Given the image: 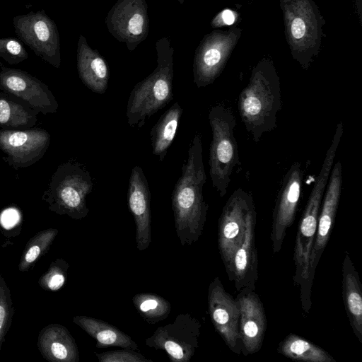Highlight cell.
Wrapping results in <instances>:
<instances>
[{
  "instance_id": "obj_31",
  "label": "cell",
  "mask_w": 362,
  "mask_h": 362,
  "mask_svg": "<svg viewBox=\"0 0 362 362\" xmlns=\"http://www.w3.org/2000/svg\"><path fill=\"white\" fill-rule=\"evenodd\" d=\"M100 362H153L136 350L124 349L103 353H95Z\"/></svg>"
},
{
  "instance_id": "obj_27",
  "label": "cell",
  "mask_w": 362,
  "mask_h": 362,
  "mask_svg": "<svg viewBox=\"0 0 362 362\" xmlns=\"http://www.w3.org/2000/svg\"><path fill=\"white\" fill-rule=\"evenodd\" d=\"M59 230L47 228L37 233L26 243L18 264L20 272H27L49 250Z\"/></svg>"
},
{
  "instance_id": "obj_34",
  "label": "cell",
  "mask_w": 362,
  "mask_h": 362,
  "mask_svg": "<svg viewBox=\"0 0 362 362\" xmlns=\"http://www.w3.org/2000/svg\"><path fill=\"white\" fill-rule=\"evenodd\" d=\"M221 16H222V19L226 24L231 25L232 23H233V22L235 21V17L231 11L225 10L222 13Z\"/></svg>"
},
{
  "instance_id": "obj_22",
  "label": "cell",
  "mask_w": 362,
  "mask_h": 362,
  "mask_svg": "<svg viewBox=\"0 0 362 362\" xmlns=\"http://www.w3.org/2000/svg\"><path fill=\"white\" fill-rule=\"evenodd\" d=\"M73 322L96 340L95 346H118L138 350L139 346L130 336L107 322L89 316H75Z\"/></svg>"
},
{
  "instance_id": "obj_23",
  "label": "cell",
  "mask_w": 362,
  "mask_h": 362,
  "mask_svg": "<svg viewBox=\"0 0 362 362\" xmlns=\"http://www.w3.org/2000/svg\"><path fill=\"white\" fill-rule=\"evenodd\" d=\"M40 112L0 89V127L2 129L33 128Z\"/></svg>"
},
{
  "instance_id": "obj_16",
  "label": "cell",
  "mask_w": 362,
  "mask_h": 362,
  "mask_svg": "<svg viewBox=\"0 0 362 362\" xmlns=\"http://www.w3.org/2000/svg\"><path fill=\"white\" fill-rule=\"evenodd\" d=\"M238 292L235 299L240 308L241 353L246 356L262 348L267 321L263 304L255 290L243 288Z\"/></svg>"
},
{
  "instance_id": "obj_7",
  "label": "cell",
  "mask_w": 362,
  "mask_h": 362,
  "mask_svg": "<svg viewBox=\"0 0 362 362\" xmlns=\"http://www.w3.org/2000/svg\"><path fill=\"white\" fill-rule=\"evenodd\" d=\"M255 207L252 195L236 189L225 204L218 223V247L226 272L243 242L248 215Z\"/></svg>"
},
{
  "instance_id": "obj_24",
  "label": "cell",
  "mask_w": 362,
  "mask_h": 362,
  "mask_svg": "<svg viewBox=\"0 0 362 362\" xmlns=\"http://www.w3.org/2000/svg\"><path fill=\"white\" fill-rule=\"evenodd\" d=\"M183 110L175 103L159 118L150 132L152 151L163 161L175 138Z\"/></svg>"
},
{
  "instance_id": "obj_25",
  "label": "cell",
  "mask_w": 362,
  "mask_h": 362,
  "mask_svg": "<svg viewBox=\"0 0 362 362\" xmlns=\"http://www.w3.org/2000/svg\"><path fill=\"white\" fill-rule=\"evenodd\" d=\"M277 351L293 360L307 362H336L325 350L295 334H288L279 343Z\"/></svg>"
},
{
  "instance_id": "obj_4",
  "label": "cell",
  "mask_w": 362,
  "mask_h": 362,
  "mask_svg": "<svg viewBox=\"0 0 362 362\" xmlns=\"http://www.w3.org/2000/svg\"><path fill=\"white\" fill-rule=\"evenodd\" d=\"M238 107L246 130L257 143L264 133L277 127V114L281 108L277 76L266 69L256 71L241 90Z\"/></svg>"
},
{
  "instance_id": "obj_5",
  "label": "cell",
  "mask_w": 362,
  "mask_h": 362,
  "mask_svg": "<svg viewBox=\"0 0 362 362\" xmlns=\"http://www.w3.org/2000/svg\"><path fill=\"white\" fill-rule=\"evenodd\" d=\"M208 118L212 132L209 175L212 186L223 197L227 193L234 169L240 163L234 136L236 120L231 108L222 104L213 106Z\"/></svg>"
},
{
  "instance_id": "obj_13",
  "label": "cell",
  "mask_w": 362,
  "mask_h": 362,
  "mask_svg": "<svg viewBox=\"0 0 362 362\" xmlns=\"http://www.w3.org/2000/svg\"><path fill=\"white\" fill-rule=\"evenodd\" d=\"M207 302L209 314L214 328L230 350L240 354L238 302L225 290L218 276L209 286Z\"/></svg>"
},
{
  "instance_id": "obj_2",
  "label": "cell",
  "mask_w": 362,
  "mask_h": 362,
  "mask_svg": "<svg viewBox=\"0 0 362 362\" xmlns=\"http://www.w3.org/2000/svg\"><path fill=\"white\" fill-rule=\"evenodd\" d=\"M344 126L337 125L332 142L328 148L321 169L311 190L303 212L296 233L293 251L295 271L293 282L300 288V299L303 310L308 313L311 306V289L308 286V275L310 257L315 242L318 216L331 170L339 147Z\"/></svg>"
},
{
  "instance_id": "obj_9",
  "label": "cell",
  "mask_w": 362,
  "mask_h": 362,
  "mask_svg": "<svg viewBox=\"0 0 362 362\" xmlns=\"http://www.w3.org/2000/svg\"><path fill=\"white\" fill-rule=\"evenodd\" d=\"M200 321L190 313H182L175 320L159 327L145 343L164 351L171 362H188L199 347Z\"/></svg>"
},
{
  "instance_id": "obj_20",
  "label": "cell",
  "mask_w": 362,
  "mask_h": 362,
  "mask_svg": "<svg viewBox=\"0 0 362 362\" xmlns=\"http://www.w3.org/2000/svg\"><path fill=\"white\" fill-rule=\"evenodd\" d=\"M77 69L82 82L93 92L104 93L107 88L110 71L106 61L86 39L80 35L76 49Z\"/></svg>"
},
{
  "instance_id": "obj_19",
  "label": "cell",
  "mask_w": 362,
  "mask_h": 362,
  "mask_svg": "<svg viewBox=\"0 0 362 362\" xmlns=\"http://www.w3.org/2000/svg\"><path fill=\"white\" fill-rule=\"evenodd\" d=\"M37 348L45 359L51 362H78L79 353L74 338L64 326L49 324L38 334Z\"/></svg>"
},
{
  "instance_id": "obj_11",
  "label": "cell",
  "mask_w": 362,
  "mask_h": 362,
  "mask_svg": "<svg viewBox=\"0 0 362 362\" xmlns=\"http://www.w3.org/2000/svg\"><path fill=\"white\" fill-rule=\"evenodd\" d=\"M303 177L301 163L296 161L291 165L282 180L272 214L270 240L274 254L281 250L286 230L294 221Z\"/></svg>"
},
{
  "instance_id": "obj_30",
  "label": "cell",
  "mask_w": 362,
  "mask_h": 362,
  "mask_svg": "<svg viewBox=\"0 0 362 362\" xmlns=\"http://www.w3.org/2000/svg\"><path fill=\"white\" fill-rule=\"evenodd\" d=\"M0 57L11 65L18 64L28 58L22 41L14 37H0Z\"/></svg>"
},
{
  "instance_id": "obj_12",
  "label": "cell",
  "mask_w": 362,
  "mask_h": 362,
  "mask_svg": "<svg viewBox=\"0 0 362 362\" xmlns=\"http://www.w3.org/2000/svg\"><path fill=\"white\" fill-rule=\"evenodd\" d=\"M50 139V134L40 128L0 129L3 160L15 169L29 167L43 157Z\"/></svg>"
},
{
  "instance_id": "obj_15",
  "label": "cell",
  "mask_w": 362,
  "mask_h": 362,
  "mask_svg": "<svg viewBox=\"0 0 362 362\" xmlns=\"http://www.w3.org/2000/svg\"><path fill=\"white\" fill-rule=\"evenodd\" d=\"M342 186V167L339 160L334 163L324 194L318 216L317 231L312 247L308 282L312 288L315 269L329 241L339 206Z\"/></svg>"
},
{
  "instance_id": "obj_36",
  "label": "cell",
  "mask_w": 362,
  "mask_h": 362,
  "mask_svg": "<svg viewBox=\"0 0 362 362\" xmlns=\"http://www.w3.org/2000/svg\"><path fill=\"white\" fill-rule=\"evenodd\" d=\"M4 66V64H2V62L0 61V66L1 67V66Z\"/></svg>"
},
{
  "instance_id": "obj_28",
  "label": "cell",
  "mask_w": 362,
  "mask_h": 362,
  "mask_svg": "<svg viewBox=\"0 0 362 362\" xmlns=\"http://www.w3.org/2000/svg\"><path fill=\"white\" fill-rule=\"evenodd\" d=\"M69 268L68 262L58 258L54 260L47 270L40 276L38 284L45 291H55L64 284Z\"/></svg>"
},
{
  "instance_id": "obj_32",
  "label": "cell",
  "mask_w": 362,
  "mask_h": 362,
  "mask_svg": "<svg viewBox=\"0 0 362 362\" xmlns=\"http://www.w3.org/2000/svg\"><path fill=\"white\" fill-rule=\"evenodd\" d=\"M291 31L293 37L296 39H300L304 36L305 25L302 18H296L293 19L291 27Z\"/></svg>"
},
{
  "instance_id": "obj_17",
  "label": "cell",
  "mask_w": 362,
  "mask_h": 362,
  "mask_svg": "<svg viewBox=\"0 0 362 362\" xmlns=\"http://www.w3.org/2000/svg\"><path fill=\"white\" fill-rule=\"evenodd\" d=\"M257 212L254 207L250 212L243 242L236 250L226 272L230 281H233L235 289L256 288L258 279V258L255 243Z\"/></svg>"
},
{
  "instance_id": "obj_8",
  "label": "cell",
  "mask_w": 362,
  "mask_h": 362,
  "mask_svg": "<svg viewBox=\"0 0 362 362\" xmlns=\"http://www.w3.org/2000/svg\"><path fill=\"white\" fill-rule=\"evenodd\" d=\"M18 38L39 57L54 68L61 65L59 34L54 21L44 10L30 11L13 18Z\"/></svg>"
},
{
  "instance_id": "obj_14",
  "label": "cell",
  "mask_w": 362,
  "mask_h": 362,
  "mask_svg": "<svg viewBox=\"0 0 362 362\" xmlns=\"http://www.w3.org/2000/svg\"><path fill=\"white\" fill-rule=\"evenodd\" d=\"M0 89L43 115L58 110V102L48 86L25 71L1 66Z\"/></svg>"
},
{
  "instance_id": "obj_33",
  "label": "cell",
  "mask_w": 362,
  "mask_h": 362,
  "mask_svg": "<svg viewBox=\"0 0 362 362\" xmlns=\"http://www.w3.org/2000/svg\"><path fill=\"white\" fill-rule=\"evenodd\" d=\"M18 215L16 210L8 209L4 211L1 215V223L5 228L13 226L18 221Z\"/></svg>"
},
{
  "instance_id": "obj_29",
  "label": "cell",
  "mask_w": 362,
  "mask_h": 362,
  "mask_svg": "<svg viewBox=\"0 0 362 362\" xmlns=\"http://www.w3.org/2000/svg\"><path fill=\"white\" fill-rule=\"evenodd\" d=\"M13 314L14 306L11 291L0 273V351L11 325Z\"/></svg>"
},
{
  "instance_id": "obj_35",
  "label": "cell",
  "mask_w": 362,
  "mask_h": 362,
  "mask_svg": "<svg viewBox=\"0 0 362 362\" xmlns=\"http://www.w3.org/2000/svg\"><path fill=\"white\" fill-rule=\"evenodd\" d=\"M177 1H178L180 3V4H182V5L184 4V1H185V0H177Z\"/></svg>"
},
{
  "instance_id": "obj_21",
  "label": "cell",
  "mask_w": 362,
  "mask_h": 362,
  "mask_svg": "<svg viewBox=\"0 0 362 362\" xmlns=\"http://www.w3.org/2000/svg\"><path fill=\"white\" fill-rule=\"evenodd\" d=\"M342 296L352 331L362 344L361 284L348 252H345L342 263Z\"/></svg>"
},
{
  "instance_id": "obj_26",
  "label": "cell",
  "mask_w": 362,
  "mask_h": 362,
  "mask_svg": "<svg viewBox=\"0 0 362 362\" xmlns=\"http://www.w3.org/2000/svg\"><path fill=\"white\" fill-rule=\"evenodd\" d=\"M132 303L138 313L149 324L166 319L171 310L170 302L156 293H137L132 298Z\"/></svg>"
},
{
  "instance_id": "obj_1",
  "label": "cell",
  "mask_w": 362,
  "mask_h": 362,
  "mask_svg": "<svg viewBox=\"0 0 362 362\" xmlns=\"http://www.w3.org/2000/svg\"><path fill=\"white\" fill-rule=\"evenodd\" d=\"M202 151V135L197 132L172 193L175 230L182 246L197 242L206 221L209 205L203 194L206 175Z\"/></svg>"
},
{
  "instance_id": "obj_6",
  "label": "cell",
  "mask_w": 362,
  "mask_h": 362,
  "mask_svg": "<svg viewBox=\"0 0 362 362\" xmlns=\"http://www.w3.org/2000/svg\"><path fill=\"white\" fill-rule=\"evenodd\" d=\"M93 185L89 172L81 163L68 160L57 168L42 199L51 211L81 220L89 213L86 197Z\"/></svg>"
},
{
  "instance_id": "obj_18",
  "label": "cell",
  "mask_w": 362,
  "mask_h": 362,
  "mask_svg": "<svg viewBox=\"0 0 362 362\" xmlns=\"http://www.w3.org/2000/svg\"><path fill=\"white\" fill-rule=\"evenodd\" d=\"M128 206L136 224V243L139 251L151 243V192L142 168H132L128 186Z\"/></svg>"
},
{
  "instance_id": "obj_10",
  "label": "cell",
  "mask_w": 362,
  "mask_h": 362,
  "mask_svg": "<svg viewBox=\"0 0 362 362\" xmlns=\"http://www.w3.org/2000/svg\"><path fill=\"white\" fill-rule=\"evenodd\" d=\"M146 0H118L109 11L105 23L110 33L134 51L149 30Z\"/></svg>"
},
{
  "instance_id": "obj_3",
  "label": "cell",
  "mask_w": 362,
  "mask_h": 362,
  "mask_svg": "<svg viewBox=\"0 0 362 362\" xmlns=\"http://www.w3.org/2000/svg\"><path fill=\"white\" fill-rule=\"evenodd\" d=\"M157 67L134 87L130 93L126 116L131 127L141 128L146 120L173 98V52L168 37L156 43Z\"/></svg>"
}]
</instances>
